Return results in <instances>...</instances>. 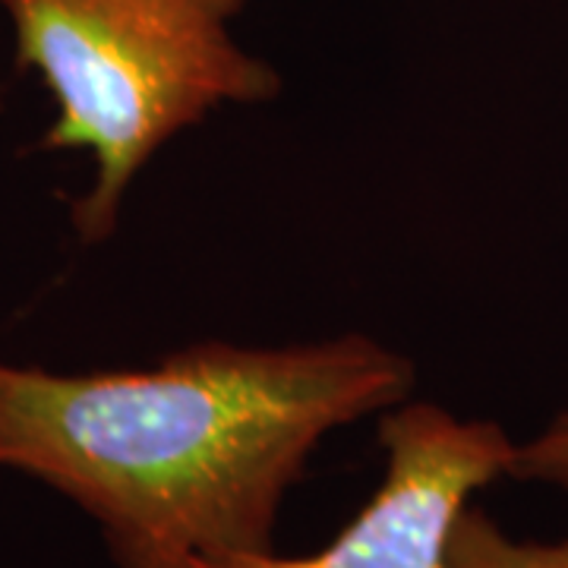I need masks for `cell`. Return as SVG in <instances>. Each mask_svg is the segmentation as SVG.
Wrapping results in <instances>:
<instances>
[{"instance_id":"6da1fadb","label":"cell","mask_w":568,"mask_h":568,"mask_svg":"<svg viewBox=\"0 0 568 568\" xmlns=\"http://www.w3.org/2000/svg\"><path fill=\"white\" fill-rule=\"evenodd\" d=\"M414 364L347 332L287 347L200 342L140 369L0 361V470L95 521L111 568H196L275 549L328 433L414 392Z\"/></svg>"},{"instance_id":"7a4b0ae2","label":"cell","mask_w":568,"mask_h":568,"mask_svg":"<svg viewBox=\"0 0 568 568\" xmlns=\"http://www.w3.org/2000/svg\"><path fill=\"white\" fill-rule=\"evenodd\" d=\"M250 0H0L20 70L58 118L39 152H89L95 174L70 203L82 244H104L164 142L224 104L282 95V73L231 36Z\"/></svg>"},{"instance_id":"3957f363","label":"cell","mask_w":568,"mask_h":568,"mask_svg":"<svg viewBox=\"0 0 568 568\" xmlns=\"http://www.w3.org/2000/svg\"><path fill=\"white\" fill-rule=\"evenodd\" d=\"M383 480L364 508L310 556L237 552L196 568H446L458 515L474 493L508 477L515 446L493 420H465L433 402H402L376 417Z\"/></svg>"},{"instance_id":"277c9868","label":"cell","mask_w":568,"mask_h":568,"mask_svg":"<svg viewBox=\"0 0 568 568\" xmlns=\"http://www.w3.org/2000/svg\"><path fill=\"white\" fill-rule=\"evenodd\" d=\"M446 568H568V537L518 540L487 508L470 503L452 530Z\"/></svg>"},{"instance_id":"5b68a950","label":"cell","mask_w":568,"mask_h":568,"mask_svg":"<svg viewBox=\"0 0 568 568\" xmlns=\"http://www.w3.org/2000/svg\"><path fill=\"white\" fill-rule=\"evenodd\" d=\"M508 477L568 489V410L556 414L530 443L515 446Z\"/></svg>"}]
</instances>
